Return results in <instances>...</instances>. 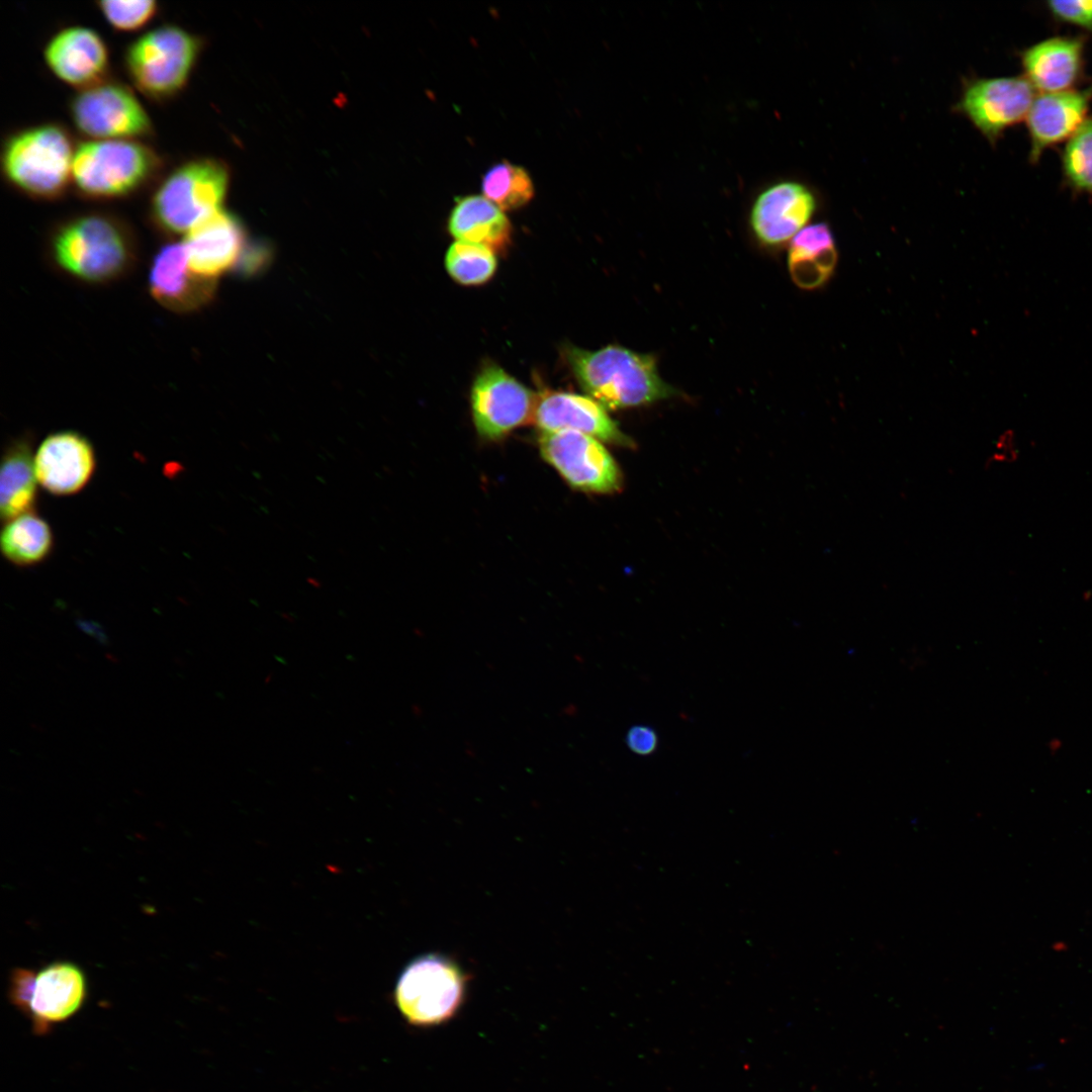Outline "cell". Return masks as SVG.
Instances as JSON below:
<instances>
[{
    "label": "cell",
    "mask_w": 1092,
    "mask_h": 1092,
    "mask_svg": "<svg viewBox=\"0 0 1092 1092\" xmlns=\"http://www.w3.org/2000/svg\"><path fill=\"white\" fill-rule=\"evenodd\" d=\"M816 202L815 195L802 183H776L764 189L752 205V232L766 246L784 244L805 228L816 209Z\"/></svg>",
    "instance_id": "obj_16"
},
{
    "label": "cell",
    "mask_w": 1092,
    "mask_h": 1092,
    "mask_svg": "<svg viewBox=\"0 0 1092 1092\" xmlns=\"http://www.w3.org/2000/svg\"><path fill=\"white\" fill-rule=\"evenodd\" d=\"M77 130L89 140H139L154 133L152 119L124 83L104 79L78 90L69 103Z\"/></svg>",
    "instance_id": "obj_9"
},
{
    "label": "cell",
    "mask_w": 1092,
    "mask_h": 1092,
    "mask_svg": "<svg viewBox=\"0 0 1092 1092\" xmlns=\"http://www.w3.org/2000/svg\"><path fill=\"white\" fill-rule=\"evenodd\" d=\"M77 145L64 125L43 122L18 129L4 141L2 174L19 192L38 200H56L72 186Z\"/></svg>",
    "instance_id": "obj_2"
},
{
    "label": "cell",
    "mask_w": 1092,
    "mask_h": 1092,
    "mask_svg": "<svg viewBox=\"0 0 1092 1092\" xmlns=\"http://www.w3.org/2000/svg\"><path fill=\"white\" fill-rule=\"evenodd\" d=\"M43 59L58 79L78 90L107 78L108 48L89 26L74 24L58 30L47 41Z\"/></svg>",
    "instance_id": "obj_13"
},
{
    "label": "cell",
    "mask_w": 1092,
    "mask_h": 1092,
    "mask_svg": "<svg viewBox=\"0 0 1092 1092\" xmlns=\"http://www.w3.org/2000/svg\"><path fill=\"white\" fill-rule=\"evenodd\" d=\"M832 246L830 228L825 222H818L805 226L792 239L789 254H816Z\"/></svg>",
    "instance_id": "obj_28"
},
{
    "label": "cell",
    "mask_w": 1092,
    "mask_h": 1092,
    "mask_svg": "<svg viewBox=\"0 0 1092 1092\" xmlns=\"http://www.w3.org/2000/svg\"><path fill=\"white\" fill-rule=\"evenodd\" d=\"M1092 85L1079 90L1046 92L1035 95L1025 118L1030 138V161L1035 163L1042 152L1069 140L1088 118Z\"/></svg>",
    "instance_id": "obj_17"
},
{
    "label": "cell",
    "mask_w": 1092,
    "mask_h": 1092,
    "mask_svg": "<svg viewBox=\"0 0 1092 1092\" xmlns=\"http://www.w3.org/2000/svg\"><path fill=\"white\" fill-rule=\"evenodd\" d=\"M541 433L575 431L601 442L629 446L631 440L621 432L606 408L590 396L545 389L537 393L532 419Z\"/></svg>",
    "instance_id": "obj_14"
},
{
    "label": "cell",
    "mask_w": 1092,
    "mask_h": 1092,
    "mask_svg": "<svg viewBox=\"0 0 1092 1092\" xmlns=\"http://www.w3.org/2000/svg\"><path fill=\"white\" fill-rule=\"evenodd\" d=\"M1083 57L1082 37H1050L1022 52L1023 76L1039 93L1071 90L1081 77Z\"/></svg>",
    "instance_id": "obj_20"
},
{
    "label": "cell",
    "mask_w": 1092,
    "mask_h": 1092,
    "mask_svg": "<svg viewBox=\"0 0 1092 1092\" xmlns=\"http://www.w3.org/2000/svg\"><path fill=\"white\" fill-rule=\"evenodd\" d=\"M449 233L457 240L479 244L494 253L512 242V225L504 211L481 195L457 197L448 219Z\"/></svg>",
    "instance_id": "obj_21"
},
{
    "label": "cell",
    "mask_w": 1092,
    "mask_h": 1092,
    "mask_svg": "<svg viewBox=\"0 0 1092 1092\" xmlns=\"http://www.w3.org/2000/svg\"><path fill=\"white\" fill-rule=\"evenodd\" d=\"M445 266L449 275L463 285L487 282L497 266L495 253L485 246L456 241L447 250Z\"/></svg>",
    "instance_id": "obj_25"
},
{
    "label": "cell",
    "mask_w": 1092,
    "mask_h": 1092,
    "mask_svg": "<svg viewBox=\"0 0 1092 1092\" xmlns=\"http://www.w3.org/2000/svg\"><path fill=\"white\" fill-rule=\"evenodd\" d=\"M565 358L581 388L606 410L648 404L677 393L660 377L649 354L610 345L596 351L567 348Z\"/></svg>",
    "instance_id": "obj_1"
},
{
    "label": "cell",
    "mask_w": 1092,
    "mask_h": 1092,
    "mask_svg": "<svg viewBox=\"0 0 1092 1092\" xmlns=\"http://www.w3.org/2000/svg\"><path fill=\"white\" fill-rule=\"evenodd\" d=\"M87 993L84 972L71 962H54L38 971L16 968L9 978L8 998L30 1019L37 1034L73 1017Z\"/></svg>",
    "instance_id": "obj_8"
},
{
    "label": "cell",
    "mask_w": 1092,
    "mask_h": 1092,
    "mask_svg": "<svg viewBox=\"0 0 1092 1092\" xmlns=\"http://www.w3.org/2000/svg\"><path fill=\"white\" fill-rule=\"evenodd\" d=\"M202 48L199 36L174 24L158 25L132 40L123 63L134 87L148 98L166 101L186 86Z\"/></svg>",
    "instance_id": "obj_6"
},
{
    "label": "cell",
    "mask_w": 1092,
    "mask_h": 1092,
    "mask_svg": "<svg viewBox=\"0 0 1092 1092\" xmlns=\"http://www.w3.org/2000/svg\"><path fill=\"white\" fill-rule=\"evenodd\" d=\"M52 254L67 273L87 282H106L125 273L134 259L129 229L104 212H89L60 224Z\"/></svg>",
    "instance_id": "obj_3"
},
{
    "label": "cell",
    "mask_w": 1092,
    "mask_h": 1092,
    "mask_svg": "<svg viewBox=\"0 0 1092 1092\" xmlns=\"http://www.w3.org/2000/svg\"><path fill=\"white\" fill-rule=\"evenodd\" d=\"M152 295L162 305L186 312L203 305L213 292V281L195 274L183 244L163 246L155 255L149 274Z\"/></svg>",
    "instance_id": "obj_18"
},
{
    "label": "cell",
    "mask_w": 1092,
    "mask_h": 1092,
    "mask_svg": "<svg viewBox=\"0 0 1092 1092\" xmlns=\"http://www.w3.org/2000/svg\"><path fill=\"white\" fill-rule=\"evenodd\" d=\"M163 164L162 157L139 140H87L76 148L72 186L89 199L123 198L154 183Z\"/></svg>",
    "instance_id": "obj_4"
},
{
    "label": "cell",
    "mask_w": 1092,
    "mask_h": 1092,
    "mask_svg": "<svg viewBox=\"0 0 1092 1092\" xmlns=\"http://www.w3.org/2000/svg\"><path fill=\"white\" fill-rule=\"evenodd\" d=\"M191 270L212 280L239 262L244 232L239 220L218 210L190 230L183 243Z\"/></svg>",
    "instance_id": "obj_19"
},
{
    "label": "cell",
    "mask_w": 1092,
    "mask_h": 1092,
    "mask_svg": "<svg viewBox=\"0 0 1092 1092\" xmlns=\"http://www.w3.org/2000/svg\"><path fill=\"white\" fill-rule=\"evenodd\" d=\"M229 185L226 166L214 159L185 161L167 173L150 202L151 217L170 235L188 233L218 210Z\"/></svg>",
    "instance_id": "obj_5"
},
{
    "label": "cell",
    "mask_w": 1092,
    "mask_h": 1092,
    "mask_svg": "<svg viewBox=\"0 0 1092 1092\" xmlns=\"http://www.w3.org/2000/svg\"><path fill=\"white\" fill-rule=\"evenodd\" d=\"M78 625L82 631L95 637L99 644L106 645L108 643L106 634L98 625L84 621L79 622Z\"/></svg>",
    "instance_id": "obj_32"
},
{
    "label": "cell",
    "mask_w": 1092,
    "mask_h": 1092,
    "mask_svg": "<svg viewBox=\"0 0 1092 1092\" xmlns=\"http://www.w3.org/2000/svg\"><path fill=\"white\" fill-rule=\"evenodd\" d=\"M481 190L488 200L504 210L527 204L534 196L529 173L518 165L503 161L490 167L482 177Z\"/></svg>",
    "instance_id": "obj_24"
},
{
    "label": "cell",
    "mask_w": 1092,
    "mask_h": 1092,
    "mask_svg": "<svg viewBox=\"0 0 1092 1092\" xmlns=\"http://www.w3.org/2000/svg\"><path fill=\"white\" fill-rule=\"evenodd\" d=\"M1018 454L1014 433L1008 430L997 439L995 451L988 458L987 464L1010 463L1017 460Z\"/></svg>",
    "instance_id": "obj_31"
},
{
    "label": "cell",
    "mask_w": 1092,
    "mask_h": 1092,
    "mask_svg": "<svg viewBox=\"0 0 1092 1092\" xmlns=\"http://www.w3.org/2000/svg\"><path fill=\"white\" fill-rule=\"evenodd\" d=\"M625 741L632 752L647 756L656 751L659 738L654 728L640 724L630 727Z\"/></svg>",
    "instance_id": "obj_30"
},
{
    "label": "cell",
    "mask_w": 1092,
    "mask_h": 1092,
    "mask_svg": "<svg viewBox=\"0 0 1092 1092\" xmlns=\"http://www.w3.org/2000/svg\"><path fill=\"white\" fill-rule=\"evenodd\" d=\"M1046 8L1058 20L1092 32V1H1048Z\"/></svg>",
    "instance_id": "obj_29"
},
{
    "label": "cell",
    "mask_w": 1092,
    "mask_h": 1092,
    "mask_svg": "<svg viewBox=\"0 0 1092 1092\" xmlns=\"http://www.w3.org/2000/svg\"><path fill=\"white\" fill-rule=\"evenodd\" d=\"M96 5L106 21L121 31H132L145 26L159 10L155 0H103Z\"/></svg>",
    "instance_id": "obj_27"
},
{
    "label": "cell",
    "mask_w": 1092,
    "mask_h": 1092,
    "mask_svg": "<svg viewBox=\"0 0 1092 1092\" xmlns=\"http://www.w3.org/2000/svg\"><path fill=\"white\" fill-rule=\"evenodd\" d=\"M96 457L92 444L74 431L49 435L34 454L38 483L50 493L69 495L79 492L92 477Z\"/></svg>",
    "instance_id": "obj_15"
},
{
    "label": "cell",
    "mask_w": 1092,
    "mask_h": 1092,
    "mask_svg": "<svg viewBox=\"0 0 1092 1092\" xmlns=\"http://www.w3.org/2000/svg\"><path fill=\"white\" fill-rule=\"evenodd\" d=\"M1034 97L1024 76L977 79L965 87L957 110L995 143L1005 129L1026 118Z\"/></svg>",
    "instance_id": "obj_12"
},
{
    "label": "cell",
    "mask_w": 1092,
    "mask_h": 1092,
    "mask_svg": "<svg viewBox=\"0 0 1092 1092\" xmlns=\"http://www.w3.org/2000/svg\"><path fill=\"white\" fill-rule=\"evenodd\" d=\"M53 544L51 527L32 511L6 521L1 532V551L18 566L41 562L51 553Z\"/></svg>",
    "instance_id": "obj_23"
},
{
    "label": "cell",
    "mask_w": 1092,
    "mask_h": 1092,
    "mask_svg": "<svg viewBox=\"0 0 1092 1092\" xmlns=\"http://www.w3.org/2000/svg\"><path fill=\"white\" fill-rule=\"evenodd\" d=\"M1062 169L1072 189L1092 195V117L1068 140L1062 153Z\"/></svg>",
    "instance_id": "obj_26"
},
{
    "label": "cell",
    "mask_w": 1092,
    "mask_h": 1092,
    "mask_svg": "<svg viewBox=\"0 0 1092 1092\" xmlns=\"http://www.w3.org/2000/svg\"><path fill=\"white\" fill-rule=\"evenodd\" d=\"M543 459L574 489L609 493L621 485L619 467L603 443L575 431L541 433Z\"/></svg>",
    "instance_id": "obj_10"
},
{
    "label": "cell",
    "mask_w": 1092,
    "mask_h": 1092,
    "mask_svg": "<svg viewBox=\"0 0 1092 1092\" xmlns=\"http://www.w3.org/2000/svg\"><path fill=\"white\" fill-rule=\"evenodd\" d=\"M37 482L30 442L19 439L9 444L0 469V513L3 520L31 512L36 499Z\"/></svg>",
    "instance_id": "obj_22"
},
{
    "label": "cell",
    "mask_w": 1092,
    "mask_h": 1092,
    "mask_svg": "<svg viewBox=\"0 0 1092 1092\" xmlns=\"http://www.w3.org/2000/svg\"><path fill=\"white\" fill-rule=\"evenodd\" d=\"M467 977L452 959L426 953L399 974L393 992L397 1010L416 1027H432L452 1019L461 1008Z\"/></svg>",
    "instance_id": "obj_7"
},
{
    "label": "cell",
    "mask_w": 1092,
    "mask_h": 1092,
    "mask_svg": "<svg viewBox=\"0 0 1092 1092\" xmlns=\"http://www.w3.org/2000/svg\"><path fill=\"white\" fill-rule=\"evenodd\" d=\"M537 393L496 364H485L470 393L473 423L479 436L499 440L518 427L532 423Z\"/></svg>",
    "instance_id": "obj_11"
}]
</instances>
